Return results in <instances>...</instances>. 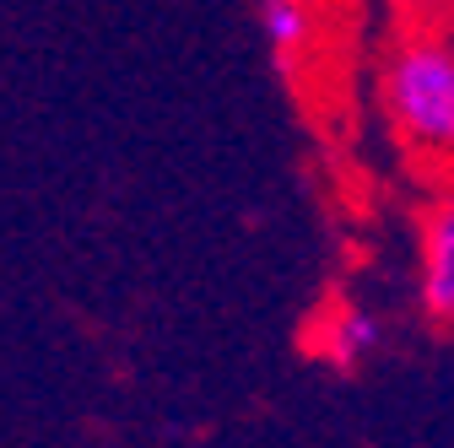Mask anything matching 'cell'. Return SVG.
Wrapping results in <instances>:
<instances>
[{"label": "cell", "mask_w": 454, "mask_h": 448, "mask_svg": "<svg viewBox=\"0 0 454 448\" xmlns=\"http://www.w3.org/2000/svg\"><path fill=\"white\" fill-rule=\"evenodd\" d=\"M384 319L368 308V303H357V297H335L325 313H319V324H314V357L325 362V367H335V373H357L363 362H373L379 351H384Z\"/></svg>", "instance_id": "3957f363"}, {"label": "cell", "mask_w": 454, "mask_h": 448, "mask_svg": "<svg viewBox=\"0 0 454 448\" xmlns=\"http://www.w3.org/2000/svg\"><path fill=\"white\" fill-rule=\"evenodd\" d=\"M417 308L454 329V174L438 179L417 221Z\"/></svg>", "instance_id": "7a4b0ae2"}, {"label": "cell", "mask_w": 454, "mask_h": 448, "mask_svg": "<svg viewBox=\"0 0 454 448\" xmlns=\"http://www.w3.org/2000/svg\"><path fill=\"white\" fill-rule=\"evenodd\" d=\"M379 108L422 167L454 174V38L438 27L395 38L379 66Z\"/></svg>", "instance_id": "6da1fadb"}, {"label": "cell", "mask_w": 454, "mask_h": 448, "mask_svg": "<svg viewBox=\"0 0 454 448\" xmlns=\"http://www.w3.org/2000/svg\"><path fill=\"white\" fill-rule=\"evenodd\" d=\"M411 6H422V12H449L454 0H411Z\"/></svg>", "instance_id": "5b68a950"}, {"label": "cell", "mask_w": 454, "mask_h": 448, "mask_svg": "<svg viewBox=\"0 0 454 448\" xmlns=\"http://www.w3.org/2000/svg\"><path fill=\"white\" fill-rule=\"evenodd\" d=\"M249 6L270 43V60L293 76L314 49V0H249Z\"/></svg>", "instance_id": "277c9868"}]
</instances>
